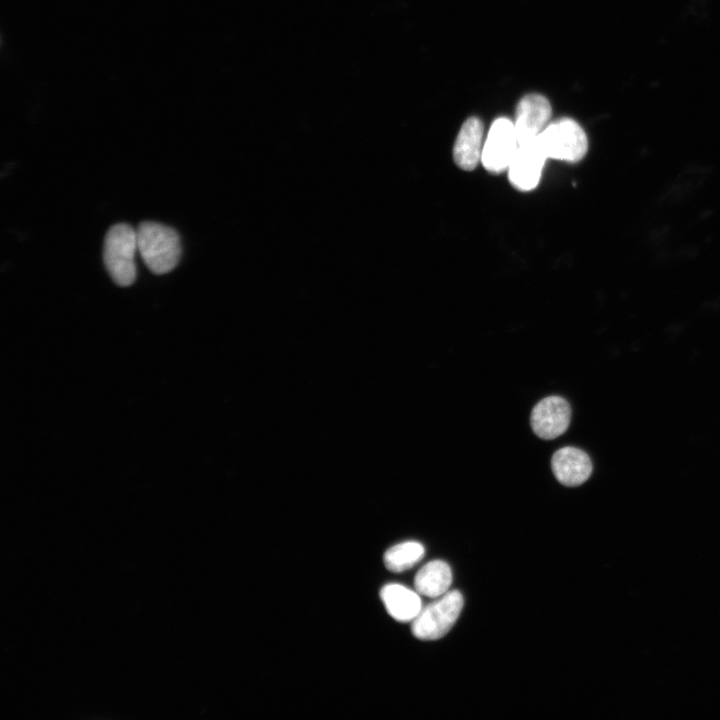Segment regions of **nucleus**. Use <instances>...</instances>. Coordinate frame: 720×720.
Returning <instances> with one entry per match:
<instances>
[{
	"mask_svg": "<svg viewBox=\"0 0 720 720\" xmlns=\"http://www.w3.org/2000/svg\"><path fill=\"white\" fill-rule=\"evenodd\" d=\"M138 251L154 274L173 270L181 255L178 233L171 227L152 221L141 222L136 230Z\"/></svg>",
	"mask_w": 720,
	"mask_h": 720,
	"instance_id": "1",
	"label": "nucleus"
},
{
	"mask_svg": "<svg viewBox=\"0 0 720 720\" xmlns=\"http://www.w3.org/2000/svg\"><path fill=\"white\" fill-rule=\"evenodd\" d=\"M138 250L136 230L126 223L111 226L105 236L103 260L112 280L119 286H130L136 278L135 253Z\"/></svg>",
	"mask_w": 720,
	"mask_h": 720,
	"instance_id": "2",
	"label": "nucleus"
},
{
	"mask_svg": "<svg viewBox=\"0 0 720 720\" xmlns=\"http://www.w3.org/2000/svg\"><path fill=\"white\" fill-rule=\"evenodd\" d=\"M537 138L547 158L576 163L588 150L584 130L570 118L549 123Z\"/></svg>",
	"mask_w": 720,
	"mask_h": 720,
	"instance_id": "3",
	"label": "nucleus"
},
{
	"mask_svg": "<svg viewBox=\"0 0 720 720\" xmlns=\"http://www.w3.org/2000/svg\"><path fill=\"white\" fill-rule=\"evenodd\" d=\"M463 596L458 590L448 591L421 609L412 621L411 631L420 640H436L445 636L458 619Z\"/></svg>",
	"mask_w": 720,
	"mask_h": 720,
	"instance_id": "4",
	"label": "nucleus"
},
{
	"mask_svg": "<svg viewBox=\"0 0 720 720\" xmlns=\"http://www.w3.org/2000/svg\"><path fill=\"white\" fill-rule=\"evenodd\" d=\"M518 147L514 123L506 117L497 118L484 141L481 163L487 171L501 173L508 169Z\"/></svg>",
	"mask_w": 720,
	"mask_h": 720,
	"instance_id": "5",
	"label": "nucleus"
},
{
	"mask_svg": "<svg viewBox=\"0 0 720 720\" xmlns=\"http://www.w3.org/2000/svg\"><path fill=\"white\" fill-rule=\"evenodd\" d=\"M546 159L538 138L520 144L507 169L511 185L520 191L533 190L539 183Z\"/></svg>",
	"mask_w": 720,
	"mask_h": 720,
	"instance_id": "6",
	"label": "nucleus"
},
{
	"mask_svg": "<svg viewBox=\"0 0 720 720\" xmlns=\"http://www.w3.org/2000/svg\"><path fill=\"white\" fill-rule=\"evenodd\" d=\"M570 418L571 408L568 402L560 396H548L532 409L530 424L539 438L551 440L567 430Z\"/></svg>",
	"mask_w": 720,
	"mask_h": 720,
	"instance_id": "7",
	"label": "nucleus"
},
{
	"mask_svg": "<svg viewBox=\"0 0 720 720\" xmlns=\"http://www.w3.org/2000/svg\"><path fill=\"white\" fill-rule=\"evenodd\" d=\"M551 113L550 102L545 96L525 95L517 105L514 122L519 145L536 139L549 124Z\"/></svg>",
	"mask_w": 720,
	"mask_h": 720,
	"instance_id": "8",
	"label": "nucleus"
},
{
	"mask_svg": "<svg viewBox=\"0 0 720 720\" xmlns=\"http://www.w3.org/2000/svg\"><path fill=\"white\" fill-rule=\"evenodd\" d=\"M551 468L561 484L573 487L581 485L590 477L592 462L583 450L563 447L553 454Z\"/></svg>",
	"mask_w": 720,
	"mask_h": 720,
	"instance_id": "9",
	"label": "nucleus"
},
{
	"mask_svg": "<svg viewBox=\"0 0 720 720\" xmlns=\"http://www.w3.org/2000/svg\"><path fill=\"white\" fill-rule=\"evenodd\" d=\"M484 126L478 117L468 118L460 128L453 147L455 164L465 170L475 169L481 161Z\"/></svg>",
	"mask_w": 720,
	"mask_h": 720,
	"instance_id": "10",
	"label": "nucleus"
},
{
	"mask_svg": "<svg viewBox=\"0 0 720 720\" xmlns=\"http://www.w3.org/2000/svg\"><path fill=\"white\" fill-rule=\"evenodd\" d=\"M380 598L389 615L399 622H412L422 609L418 592L401 584L383 586Z\"/></svg>",
	"mask_w": 720,
	"mask_h": 720,
	"instance_id": "11",
	"label": "nucleus"
},
{
	"mask_svg": "<svg viewBox=\"0 0 720 720\" xmlns=\"http://www.w3.org/2000/svg\"><path fill=\"white\" fill-rule=\"evenodd\" d=\"M451 583V569L446 562L441 560L428 562L414 578L416 591L430 598H438L445 594Z\"/></svg>",
	"mask_w": 720,
	"mask_h": 720,
	"instance_id": "12",
	"label": "nucleus"
},
{
	"mask_svg": "<svg viewBox=\"0 0 720 720\" xmlns=\"http://www.w3.org/2000/svg\"><path fill=\"white\" fill-rule=\"evenodd\" d=\"M425 555L424 546L417 541H405L390 547L384 554L386 568L403 572L417 564Z\"/></svg>",
	"mask_w": 720,
	"mask_h": 720,
	"instance_id": "13",
	"label": "nucleus"
}]
</instances>
